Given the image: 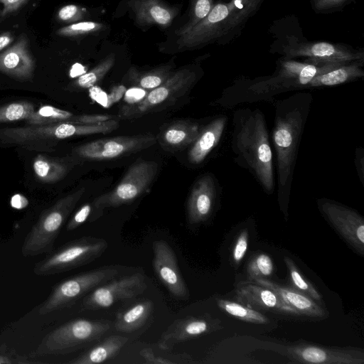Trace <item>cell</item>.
<instances>
[{"label": "cell", "mask_w": 364, "mask_h": 364, "mask_svg": "<svg viewBox=\"0 0 364 364\" xmlns=\"http://www.w3.org/2000/svg\"><path fill=\"white\" fill-rule=\"evenodd\" d=\"M312 101L311 93L299 92L272 102L274 120L272 137L277 159V196L284 211L289 201L299 147Z\"/></svg>", "instance_id": "1"}, {"label": "cell", "mask_w": 364, "mask_h": 364, "mask_svg": "<svg viewBox=\"0 0 364 364\" xmlns=\"http://www.w3.org/2000/svg\"><path fill=\"white\" fill-rule=\"evenodd\" d=\"M337 63L300 62L280 58L276 70L268 76L235 80L220 100L223 107L232 108L238 104L256 102H273L274 97L282 92L309 89L311 81L317 75L337 66Z\"/></svg>", "instance_id": "2"}, {"label": "cell", "mask_w": 364, "mask_h": 364, "mask_svg": "<svg viewBox=\"0 0 364 364\" xmlns=\"http://www.w3.org/2000/svg\"><path fill=\"white\" fill-rule=\"evenodd\" d=\"M230 146L235 161L247 169L267 194L274 191L272 150L263 112L241 108L232 114Z\"/></svg>", "instance_id": "3"}, {"label": "cell", "mask_w": 364, "mask_h": 364, "mask_svg": "<svg viewBox=\"0 0 364 364\" xmlns=\"http://www.w3.org/2000/svg\"><path fill=\"white\" fill-rule=\"evenodd\" d=\"M84 192L85 188H82L60 198L41 214L22 244L23 256L51 252L61 228Z\"/></svg>", "instance_id": "4"}, {"label": "cell", "mask_w": 364, "mask_h": 364, "mask_svg": "<svg viewBox=\"0 0 364 364\" xmlns=\"http://www.w3.org/2000/svg\"><path fill=\"white\" fill-rule=\"evenodd\" d=\"M110 328L106 321L77 318L64 323L47 334L33 357L70 353L98 341Z\"/></svg>", "instance_id": "5"}, {"label": "cell", "mask_w": 364, "mask_h": 364, "mask_svg": "<svg viewBox=\"0 0 364 364\" xmlns=\"http://www.w3.org/2000/svg\"><path fill=\"white\" fill-rule=\"evenodd\" d=\"M270 53H279L286 59L306 58L311 63H346L364 60L363 49L344 43L310 41L302 33L286 38L271 47Z\"/></svg>", "instance_id": "6"}, {"label": "cell", "mask_w": 364, "mask_h": 364, "mask_svg": "<svg viewBox=\"0 0 364 364\" xmlns=\"http://www.w3.org/2000/svg\"><path fill=\"white\" fill-rule=\"evenodd\" d=\"M107 247V242L102 238L83 237L73 240L37 262L33 273L48 276L77 268L100 257Z\"/></svg>", "instance_id": "7"}, {"label": "cell", "mask_w": 364, "mask_h": 364, "mask_svg": "<svg viewBox=\"0 0 364 364\" xmlns=\"http://www.w3.org/2000/svg\"><path fill=\"white\" fill-rule=\"evenodd\" d=\"M118 272L117 267L107 266L62 281L41 304L39 314H47L73 305L95 287L115 278Z\"/></svg>", "instance_id": "8"}, {"label": "cell", "mask_w": 364, "mask_h": 364, "mask_svg": "<svg viewBox=\"0 0 364 364\" xmlns=\"http://www.w3.org/2000/svg\"><path fill=\"white\" fill-rule=\"evenodd\" d=\"M157 171L158 164L155 161L140 160L136 162L112 191L95 199L94 206L102 210L134 201L149 188Z\"/></svg>", "instance_id": "9"}, {"label": "cell", "mask_w": 364, "mask_h": 364, "mask_svg": "<svg viewBox=\"0 0 364 364\" xmlns=\"http://www.w3.org/2000/svg\"><path fill=\"white\" fill-rule=\"evenodd\" d=\"M196 77V73L189 69H182L171 73L161 85L145 95L141 101L123 107L119 112L120 117H139L159 107L173 102L186 92Z\"/></svg>", "instance_id": "10"}, {"label": "cell", "mask_w": 364, "mask_h": 364, "mask_svg": "<svg viewBox=\"0 0 364 364\" xmlns=\"http://www.w3.org/2000/svg\"><path fill=\"white\" fill-rule=\"evenodd\" d=\"M91 132L92 127L89 124L66 122L6 127L0 129V141L9 144L34 146L44 141L89 135Z\"/></svg>", "instance_id": "11"}, {"label": "cell", "mask_w": 364, "mask_h": 364, "mask_svg": "<svg viewBox=\"0 0 364 364\" xmlns=\"http://www.w3.org/2000/svg\"><path fill=\"white\" fill-rule=\"evenodd\" d=\"M147 288L144 274L136 272L105 282L85 296L82 307L87 310L109 308L116 302L136 297Z\"/></svg>", "instance_id": "12"}, {"label": "cell", "mask_w": 364, "mask_h": 364, "mask_svg": "<svg viewBox=\"0 0 364 364\" xmlns=\"http://www.w3.org/2000/svg\"><path fill=\"white\" fill-rule=\"evenodd\" d=\"M153 134H138L100 139L83 144L75 149L79 156L90 160H107L140 151L154 145Z\"/></svg>", "instance_id": "13"}, {"label": "cell", "mask_w": 364, "mask_h": 364, "mask_svg": "<svg viewBox=\"0 0 364 364\" xmlns=\"http://www.w3.org/2000/svg\"><path fill=\"white\" fill-rule=\"evenodd\" d=\"M234 4V0L214 4L204 18L188 31L179 36L181 48H195L218 42L225 32Z\"/></svg>", "instance_id": "14"}, {"label": "cell", "mask_w": 364, "mask_h": 364, "mask_svg": "<svg viewBox=\"0 0 364 364\" xmlns=\"http://www.w3.org/2000/svg\"><path fill=\"white\" fill-rule=\"evenodd\" d=\"M319 209L342 237L361 256L364 255V220L355 210L327 199L318 200Z\"/></svg>", "instance_id": "15"}, {"label": "cell", "mask_w": 364, "mask_h": 364, "mask_svg": "<svg viewBox=\"0 0 364 364\" xmlns=\"http://www.w3.org/2000/svg\"><path fill=\"white\" fill-rule=\"evenodd\" d=\"M284 355L293 363L318 364H363L364 353L359 348H328L299 343L285 346Z\"/></svg>", "instance_id": "16"}, {"label": "cell", "mask_w": 364, "mask_h": 364, "mask_svg": "<svg viewBox=\"0 0 364 364\" xmlns=\"http://www.w3.org/2000/svg\"><path fill=\"white\" fill-rule=\"evenodd\" d=\"M222 328L221 321L209 314L188 316L175 320L161 336L158 346L163 350H171L176 344Z\"/></svg>", "instance_id": "17"}, {"label": "cell", "mask_w": 364, "mask_h": 364, "mask_svg": "<svg viewBox=\"0 0 364 364\" xmlns=\"http://www.w3.org/2000/svg\"><path fill=\"white\" fill-rule=\"evenodd\" d=\"M153 267L160 282L175 297L186 299L188 289L184 282L175 252L168 242L163 240L153 242Z\"/></svg>", "instance_id": "18"}, {"label": "cell", "mask_w": 364, "mask_h": 364, "mask_svg": "<svg viewBox=\"0 0 364 364\" xmlns=\"http://www.w3.org/2000/svg\"><path fill=\"white\" fill-rule=\"evenodd\" d=\"M36 62L30 49V41L21 33L11 46L0 52V73L19 81L33 79Z\"/></svg>", "instance_id": "19"}, {"label": "cell", "mask_w": 364, "mask_h": 364, "mask_svg": "<svg viewBox=\"0 0 364 364\" xmlns=\"http://www.w3.org/2000/svg\"><path fill=\"white\" fill-rule=\"evenodd\" d=\"M235 298L239 301L255 310H264L277 314L298 315L273 290L250 280L237 284Z\"/></svg>", "instance_id": "20"}, {"label": "cell", "mask_w": 364, "mask_h": 364, "mask_svg": "<svg viewBox=\"0 0 364 364\" xmlns=\"http://www.w3.org/2000/svg\"><path fill=\"white\" fill-rule=\"evenodd\" d=\"M217 196L216 184L210 175L200 177L194 184L188 201V220L198 224L210 216Z\"/></svg>", "instance_id": "21"}, {"label": "cell", "mask_w": 364, "mask_h": 364, "mask_svg": "<svg viewBox=\"0 0 364 364\" xmlns=\"http://www.w3.org/2000/svg\"><path fill=\"white\" fill-rule=\"evenodd\" d=\"M252 281L274 291L298 315L316 318H324L328 316V311L322 304L292 287L281 285L267 279L257 278Z\"/></svg>", "instance_id": "22"}, {"label": "cell", "mask_w": 364, "mask_h": 364, "mask_svg": "<svg viewBox=\"0 0 364 364\" xmlns=\"http://www.w3.org/2000/svg\"><path fill=\"white\" fill-rule=\"evenodd\" d=\"M227 120L228 118L225 115H220L203 127L188 151V160L191 164L202 163L218 144L225 130Z\"/></svg>", "instance_id": "23"}, {"label": "cell", "mask_w": 364, "mask_h": 364, "mask_svg": "<svg viewBox=\"0 0 364 364\" xmlns=\"http://www.w3.org/2000/svg\"><path fill=\"white\" fill-rule=\"evenodd\" d=\"M363 65L364 60L338 65L316 76L309 88L335 86L362 78L364 77Z\"/></svg>", "instance_id": "24"}, {"label": "cell", "mask_w": 364, "mask_h": 364, "mask_svg": "<svg viewBox=\"0 0 364 364\" xmlns=\"http://www.w3.org/2000/svg\"><path fill=\"white\" fill-rule=\"evenodd\" d=\"M127 342L128 338L125 336H110L69 363L72 364L103 363L114 358Z\"/></svg>", "instance_id": "25"}, {"label": "cell", "mask_w": 364, "mask_h": 364, "mask_svg": "<svg viewBox=\"0 0 364 364\" xmlns=\"http://www.w3.org/2000/svg\"><path fill=\"white\" fill-rule=\"evenodd\" d=\"M153 307L152 301L144 299L119 312L114 322L116 331L131 333L139 329L151 316Z\"/></svg>", "instance_id": "26"}, {"label": "cell", "mask_w": 364, "mask_h": 364, "mask_svg": "<svg viewBox=\"0 0 364 364\" xmlns=\"http://www.w3.org/2000/svg\"><path fill=\"white\" fill-rule=\"evenodd\" d=\"M132 7L139 23L168 26L175 16L174 10L159 0H138Z\"/></svg>", "instance_id": "27"}, {"label": "cell", "mask_w": 364, "mask_h": 364, "mask_svg": "<svg viewBox=\"0 0 364 364\" xmlns=\"http://www.w3.org/2000/svg\"><path fill=\"white\" fill-rule=\"evenodd\" d=\"M203 127L193 122H178L169 126L162 134L164 144L173 149H181L192 144Z\"/></svg>", "instance_id": "28"}, {"label": "cell", "mask_w": 364, "mask_h": 364, "mask_svg": "<svg viewBox=\"0 0 364 364\" xmlns=\"http://www.w3.org/2000/svg\"><path fill=\"white\" fill-rule=\"evenodd\" d=\"M171 74L169 65L161 66L145 72L131 68L129 72L131 83L144 90H153L159 87Z\"/></svg>", "instance_id": "29"}, {"label": "cell", "mask_w": 364, "mask_h": 364, "mask_svg": "<svg viewBox=\"0 0 364 364\" xmlns=\"http://www.w3.org/2000/svg\"><path fill=\"white\" fill-rule=\"evenodd\" d=\"M33 168L36 177L44 183L57 182L61 180L67 172L65 165L42 154L35 158Z\"/></svg>", "instance_id": "30"}, {"label": "cell", "mask_w": 364, "mask_h": 364, "mask_svg": "<svg viewBox=\"0 0 364 364\" xmlns=\"http://www.w3.org/2000/svg\"><path fill=\"white\" fill-rule=\"evenodd\" d=\"M217 304L226 314L243 321L256 324H266L269 321L263 314L241 303L218 299Z\"/></svg>", "instance_id": "31"}, {"label": "cell", "mask_w": 364, "mask_h": 364, "mask_svg": "<svg viewBox=\"0 0 364 364\" xmlns=\"http://www.w3.org/2000/svg\"><path fill=\"white\" fill-rule=\"evenodd\" d=\"M284 260L288 269L291 287L322 304V296L314 285L303 276L294 262L288 257H284Z\"/></svg>", "instance_id": "32"}, {"label": "cell", "mask_w": 364, "mask_h": 364, "mask_svg": "<svg viewBox=\"0 0 364 364\" xmlns=\"http://www.w3.org/2000/svg\"><path fill=\"white\" fill-rule=\"evenodd\" d=\"M74 115L66 110L50 105L41 106L26 120L29 125H43L65 122Z\"/></svg>", "instance_id": "33"}, {"label": "cell", "mask_w": 364, "mask_h": 364, "mask_svg": "<svg viewBox=\"0 0 364 364\" xmlns=\"http://www.w3.org/2000/svg\"><path fill=\"white\" fill-rule=\"evenodd\" d=\"M114 55H109L93 69L81 75L74 82V85L82 89L91 88L104 77L114 65Z\"/></svg>", "instance_id": "34"}, {"label": "cell", "mask_w": 364, "mask_h": 364, "mask_svg": "<svg viewBox=\"0 0 364 364\" xmlns=\"http://www.w3.org/2000/svg\"><path fill=\"white\" fill-rule=\"evenodd\" d=\"M139 354L148 364H188L196 363V360L188 353H156L150 347L142 348Z\"/></svg>", "instance_id": "35"}, {"label": "cell", "mask_w": 364, "mask_h": 364, "mask_svg": "<svg viewBox=\"0 0 364 364\" xmlns=\"http://www.w3.org/2000/svg\"><path fill=\"white\" fill-rule=\"evenodd\" d=\"M34 112V105L29 102H11L0 107V123L27 120Z\"/></svg>", "instance_id": "36"}, {"label": "cell", "mask_w": 364, "mask_h": 364, "mask_svg": "<svg viewBox=\"0 0 364 364\" xmlns=\"http://www.w3.org/2000/svg\"><path fill=\"white\" fill-rule=\"evenodd\" d=\"M213 5V0H191L188 21L178 30L177 34L183 35L192 28L208 14Z\"/></svg>", "instance_id": "37"}, {"label": "cell", "mask_w": 364, "mask_h": 364, "mask_svg": "<svg viewBox=\"0 0 364 364\" xmlns=\"http://www.w3.org/2000/svg\"><path fill=\"white\" fill-rule=\"evenodd\" d=\"M274 270V264L271 257L266 254L260 253L255 255L248 263L247 273L250 280L257 278L267 279Z\"/></svg>", "instance_id": "38"}, {"label": "cell", "mask_w": 364, "mask_h": 364, "mask_svg": "<svg viewBox=\"0 0 364 364\" xmlns=\"http://www.w3.org/2000/svg\"><path fill=\"white\" fill-rule=\"evenodd\" d=\"M101 24L92 21H83L71 23L59 28L56 35L62 37H76L97 32L101 28Z\"/></svg>", "instance_id": "39"}, {"label": "cell", "mask_w": 364, "mask_h": 364, "mask_svg": "<svg viewBox=\"0 0 364 364\" xmlns=\"http://www.w3.org/2000/svg\"><path fill=\"white\" fill-rule=\"evenodd\" d=\"M351 0H310L312 10L316 14H326L343 9Z\"/></svg>", "instance_id": "40"}, {"label": "cell", "mask_w": 364, "mask_h": 364, "mask_svg": "<svg viewBox=\"0 0 364 364\" xmlns=\"http://www.w3.org/2000/svg\"><path fill=\"white\" fill-rule=\"evenodd\" d=\"M85 11L77 5L68 4L58 10L56 18L60 22L70 23L82 19Z\"/></svg>", "instance_id": "41"}, {"label": "cell", "mask_w": 364, "mask_h": 364, "mask_svg": "<svg viewBox=\"0 0 364 364\" xmlns=\"http://www.w3.org/2000/svg\"><path fill=\"white\" fill-rule=\"evenodd\" d=\"M248 241V231L243 229L237 237L232 249L231 257L235 263L239 264L243 259L247 250Z\"/></svg>", "instance_id": "42"}, {"label": "cell", "mask_w": 364, "mask_h": 364, "mask_svg": "<svg viewBox=\"0 0 364 364\" xmlns=\"http://www.w3.org/2000/svg\"><path fill=\"white\" fill-rule=\"evenodd\" d=\"M29 0H0V23L19 11Z\"/></svg>", "instance_id": "43"}, {"label": "cell", "mask_w": 364, "mask_h": 364, "mask_svg": "<svg viewBox=\"0 0 364 364\" xmlns=\"http://www.w3.org/2000/svg\"><path fill=\"white\" fill-rule=\"evenodd\" d=\"M91 211L92 207L90 203L83 205L68 223L66 226L67 230H73L84 223L90 217Z\"/></svg>", "instance_id": "44"}, {"label": "cell", "mask_w": 364, "mask_h": 364, "mask_svg": "<svg viewBox=\"0 0 364 364\" xmlns=\"http://www.w3.org/2000/svg\"><path fill=\"white\" fill-rule=\"evenodd\" d=\"M355 166L359 180L364 186V149L362 147L355 149Z\"/></svg>", "instance_id": "45"}, {"label": "cell", "mask_w": 364, "mask_h": 364, "mask_svg": "<svg viewBox=\"0 0 364 364\" xmlns=\"http://www.w3.org/2000/svg\"><path fill=\"white\" fill-rule=\"evenodd\" d=\"M14 40V36L12 32H0V52L9 47Z\"/></svg>", "instance_id": "46"}, {"label": "cell", "mask_w": 364, "mask_h": 364, "mask_svg": "<svg viewBox=\"0 0 364 364\" xmlns=\"http://www.w3.org/2000/svg\"><path fill=\"white\" fill-rule=\"evenodd\" d=\"M28 200L21 194H15L11 198V205L16 209H21L27 206Z\"/></svg>", "instance_id": "47"}]
</instances>
